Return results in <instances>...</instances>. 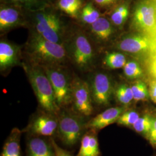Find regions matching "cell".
I'll list each match as a JSON object with an SVG mask.
<instances>
[{"instance_id":"836d02e7","label":"cell","mask_w":156,"mask_h":156,"mask_svg":"<svg viewBox=\"0 0 156 156\" xmlns=\"http://www.w3.org/2000/svg\"><path fill=\"white\" fill-rule=\"evenodd\" d=\"M152 1H153V2H154L155 3H156V0H151Z\"/></svg>"},{"instance_id":"7c38bea8","label":"cell","mask_w":156,"mask_h":156,"mask_svg":"<svg viewBox=\"0 0 156 156\" xmlns=\"http://www.w3.org/2000/svg\"><path fill=\"white\" fill-rule=\"evenodd\" d=\"M126 110V108L124 106L109 108L89 120L86 124V129H92L97 131L113 123H116L119 117Z\"/></svg>"},{"instance_id":"6da1fadb","label":"cell","mask_w":156,"mask_h":156,"mask_svg":"<svg viewBox=\"0 0 156 156\" xmlns=\"http://www.w3.org/2000/svg\"><path fill=\"white\" fill-rule=\"evenodd\" d=\"M25 49L33 64L41 67L62 65L68 55L62 44L45 39L35 31L30 35Z\"/></svg>"},{"instance_id":"8992f818","label":"cell","mask_w":156,"mask_h":156,"mask_svg":"<svg viewBox=\"0 0 156 156\" xmlns=\"http://www.w3.org/2000/svg\"><path fill=\"white\" fill-rule=\"evenodd\" d=\"M67 55L80 70L90 69L93 64L94 54L87 37L82 32L74 34L69 42Z\"/></svg>"},{"instance_id":"3957f363","label":"cell","mask_w":156,"mask_h":156,"mask_svg":"<svg viewBox=\"0 0 156 156\" xmlns=\"http://www.w3.org/2000/svg\"><path fill=\"white\" fill-rule=\"evenodd\" d=\"M57 135L63 145L71 147L76 145L87 131L86 117L74 111L61 109L58 115Z\"/></svg>"},{"instance_id":"44dd1931","label":"cell","mask_w":156,"mask_h":156,"mask_svg":"<svg viewBox=\"0 0 156 156\" xmlns=\"http://www.w3.org/2000/svg\"><path fill=\"white\" fill-rule=\"evenodd\" d=\"M126 57L125 55L120 52L113 51L107 53L104 59V64L109 69H119L125 66Z\"/></svg>"},{"instance_id":"d6986e66","label":"cell","mask_w":156,"mask_h":156,"mask_svg":"<svg viewBox=\"0 0 156 156\" xmlns=\"http://www.w3.org/2000/svg\"><path fill=\"white\" fill-rule=\"evenodd\" d=\"M114 95L117 102L124 106L128 105L134 100L131 86L127 84H119L114 90Z\"/></svg>"},{"instance_id":"ffe728a7","label":"cell","mask_w":156,"mask_h":156,"mask_svg":"<svg viewBox=\"0 0 156 156\" xmlns=\"http://www.w3.org/2000/svg\"><path fill=\"white\" fill-rule=\"evenodd\" d=\"M153 116L146 114L142 117H140L132 128L136 133L141 134L147 139L153 127Z\"/></svg>"},{"instance_id":"f546056e","label":"cell","mask_w":156,"mask_h":156,"mask_svg":"<svg viewBox=\"0 0 156 156\" xmlns=\"http://www.w3.org/2000/svg\"><path fill=\"white\" fill-rule=\"evenodd\" d=\"M147 140L149 141L151 145L156 149V116L154 117L153 127Z\"/></svg>"},{"instance_id":"52a82bcc","label":"cell","mask_w":156,"mask_h":156,"mask_svg":"<svg viewBox=\"0 0 156 156\" xmlns=\"http://www.w3.org/2000/svg\"><path fill=\"white\" fill-rule=\"evenodd\" d=\"M34 31L50 41L62 44L64 26L59 17L48 12H39L34 19Z\"/></svg>"},{"instance_id":"277c9868","label":"cell","mask_w":156,"mask_h":156,"mask_svg":"<svg viewBox=\"0 0 156 156\" xmlns=\"http://www.w3.org/2000/svg\"><path fill=\"white\" fill-rule=\"evenodd\" d=\"M42 67L51 84L58 105L62 109L71 104L73 80L62 65Z\"/></svg>"},{"instance_id":"d4e9b609","label":"cell","mask_w":156,"mask_h":156,"mask_svg":"<svg viewBox=\"0 0 156 156\" xmlns=\"http://www.w3.org/2000/svg\"><path fill=\"white\" fill-rule=\"evenodd\" d=\"M123 69L125 76L129 79H136L143 76V71L140 64L136 61L130 60L127 62Z\"/></svg>"},{"instance_id":"e0dca14e","label":"cell","mask_w":156,"mask_h":156,"mask_svg":"<svg viewBox=\"0 0 156 156\" xmlns=\"http://www.w3.org/2000/svg\"><path fill=\"white\" fill-rule=\"evenodd\" d=\"M22 133L17 127L12 129L4 144L1 156H22L20 139Z\"/></svg>"},{"instance_id":"2e32d148","label":"cell","mask_w":156,"mask_h":156,"mask_svg":"<svg viewBox=\"0 0 156 156\" xmlns=\"http://www.w3.org/2000/svg\"><path fill=\"white\" fill-rule=\"evenodd\" d=\"M21 15L12 7H1L0 9V31L5 33L22 26Z\"/></svg>"},{"instance_id":"9c48e42d","label":"cell","mask_w":156,"mask_h":156,"mask_svg":"<svg viewBox=\"0 0 156 156\" xmlns=\"http://www.w3.org/2000/svg\"><path fill=\"white\" fill-rule=\"evenodd\" d=\"M93 101L89 84L75 77L72 82L73 111L84 117H89L93 112Z\"/></svg>"},{"instance_id":"f1b7e54d","label":"cell","mask_w":156,"mask_h":156,"mask_svg":"<svg viewBox=\"0 0 156 156\" xmlns=\"http://www.w3.org/2000/svg\"><path fill=\"white\" fill-rule=\"evenodd\" d=\"M149 71L151 76L156 80V51L149 56Z\"/></svg>"},{"instance_id":"484cf974","label":"cell","mask_w":156,"mask_h":156,"mask_svg":"<svg viewBox=\"0 0 156 156\" xmlns=\"http://www.w3.org/2000/svg\"><path fill=\"white\" fill-rule=\"evenodd\" d=\"M129 15V7L127 4L118 6L111 15L112 22L115 26L120 27L126 22Z\"/></svg>"},{"instance_id":"4dcf8cb0","label":"cell","mask_w":156,"mask_h":156,"mask_svg":"<svg viewBox=\"0 0 156 156\" xmlns=\"http://www.w3.org/2000/svg\"><path fill=\"white\" fill-rule=\"evenodd\" d=\"M149 92L151 100L156 104V80L155 79L150 82Z\"/></svg>"},{"instance_id":"9a60e30c","label":"cell","mask_w":156,"mask_h":156,"mask_svg":"<svg viewBox=\"0 0 156 156\" xmlns=\"http://www.w3.org/2000/svg\"><path fill=\"white\" fill-rule=\"evenodd\" d=\"M99 143L97 131L87 129L81 140L80 146L76 156H100Z\"/></svg>"},{"instance_id":"cb8c5ba5","label":"cell","mask_w":156,"mask_h":156,"mask_svg":"<svg viewBox=\"0 0 156 156\" xmlns=\"http://www.w3.org/2000/svg\"><path fill=\"white\" fill-rule=\"evenodd\" d=\"M80 17L83 22L91 25L100 17V14L94 7L93 4L90 2L82 9Z\"/></svg>"},{"instance_id":"8fae6325","label":"cell","mask_w":156,"mask_h":156,"mask_svg":"<svg viewBox=\"0 0 156 156\" xmlns=\"http://www.w3.org/2000/svg\"><path fill=\"white\" fill-rule=\"evenodd\" d=\"M89 85L93 102L98 106H108L115 90L109 76L105 73H97Z\"/></svg>"},{"instance_id":"4316f807","label":"cell","mask_w":156,"mask_h":156,"mask_svg":"<svg viewBox=\"0 0 156 156\" xmlns=\"http://www.w3.org/2000/svg\"><path fill=\"white\" fill-rule=\"evenodd\" d=\"M140 117V114L137 112L133 110H126L119 117L116 123L119 126L132 127Z\"/></svg>"},{"instance_id":"d6a6232c","label":"cell","mask_w":156,"mask_h":156,"mask_svg":"<svg viewBox=\"0 0 156 156\" xmlns=\"http://www.w3.org/2000/svg\"><path fill=\"white\" fill-rule=\"evenodd\" d=\"M95 2L101 6H106L115 2L116 0H94Z\"/></svg>"},{"instance_id":"4fadbf2b","label":"cell","mask_w":156,"mask_h":156,"mask_svg":"<svg viewBox=\"0 0 156 156\" xmlns=\"http://www.w3.org/2000/svg\"><path fill=\"white\" fill-rule=\"evenodd\" d=\"M20 49L16 45L1 40L0 42V69L6 71L19 62Z\"/></svg>"},{"instance_id":"30bf717a","label":"cell","mask_w":156,"mask_h":156,"mask_svg":"<svg viewBox=\"0 0 156 156\" xmlns=\"http://www.w3.org/2000/svg\"><path fill=\"white\" fill-rule=\"evenodd\" d=\"M117 49L136 56H148L156 51V43L143 34L126 35L117 44Z\"/></svg>"},{"instance_id":"7a4b0ae2","label":"cell","mask_w":156,"mask_h":156,"mask_svg":"<svg viewBox=\"0 0 156 156\" xmlns=\"http://www.w3.org/2000/svg\"><path fill=\"white\" fill-rule=\"evenodd\" d=\"M26 67L30 83L41 109L58 115L62 109L57 103L53 87L44 68L33 64Z\"/></svg>"},{"instance_id":"7402d4cb","label":"cell","mask_w":156,"mask_h":156,"mask_svg":"<svg viewBox=\"0 0 156 156\" xmlns=\"http://www.w3.org/2000/svg\"><path fill=\"white\" fill-rule=\"evenodd\" d=\"M81 0H59L58 6L62 11L73 18L78 17L82 6Z\"/></svg>"},{"instance_id":"83f0119b","label":"cell","mask_w":156,"mask_h":156,"mask_svg":"<svg viewBox=\"0 0 156 156\" xmlns=\"http://www.w3.org/2000/svg\"><path fill=\"white\" fill-rule=\"evenodd\" d=\"M50 138L55 151L56 156H73L71 152L64 149H62L57 145L55 140L53 137H51Z\"/></svg>"},{"instance_id":"5b68a950","label":"cell","mask_w":156,"mask_h":156,"mask_svg":"<svg viewBox=\"0 0 156 156\" xmlns=\"http://www.w3.org/2000/svg\"><path fill=\"white\" fill-rule=\"evenodd\" d=\"M133 26L156 43V3L151 0L139 2L134 9Z\"/></svg>"},{"instance_id":"1f68e13d","label":"cell","mask_w":156,"mask_h":156,"mask_svg":"<svg viewBox=\"0 0 156 156\" xmlns=\"http://www.w3.org/2000/svg\"><path fill=\"white\" fill-rule=\"evenodd\" d=\"M12 3L15 4H31L36 2L38 0H5Z\"/></svg>"},{"instance_id":"ba28073f","label":"cell","mask_w":156,"mask_h":156,"mask_svg":"<svg viewBox=\"0 0 156 156\" xmlns=\"http://www.w3.org/2000/svg\"><path fill=\"white\" fill-rule=\"evenodd\" d=\"M58 124V115L41 110L34 116L22 132L30 136L51 138L57 135Z\"/></svg>"},{"instance_id":"ac0fdd59","label":"cell","mask_w":156,"mask_h":156,"mask_svg":"<svg viewBox=\"0 0 156 156\" xmlns=\"http://www.w3.org/2000/svg\"><path fill=\"white\" fill-rule=\"evenodd\" d=\"M91 30L95 37L99 41H105L109 39L113 33V29L110 22L104 17H100L93 23Z\"/></svg>"},{"instance_id":"5bb4252c","label":"cell","mask_w":156,"mask_h":156,"mask_svg":"<svg viewBox=\"0 0 156 156\" xmlns=\"http://www.w3.org/2000/svg\"><path fill=\"white\" fill-rule=\"evenodd\" d=\"M27 156H56L50 138L30 136L27 142Z\"/></svg>"},{"instance_id":"603a6c76","label":"cell","mask_w":156,"mask_h":156,"mask_svg":"<svg viewBox=\"0 0 156 156\" xmlns=\"http://www.w3.org/2000/svg\"><path fill=\"white\" fill-rule=\"evenodd\" d=\"M131 87L133 91L134 101L137 102L147 100L150 97L149 89L144 82L141 80L136 81L132 84Z\"/></svg>"}]
</instances>
